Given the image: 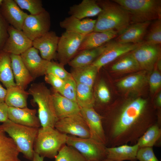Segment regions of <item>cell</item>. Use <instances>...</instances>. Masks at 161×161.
<instances>
[{
	"instance_id": "cell-1",
	"label": "cell",
	"mask_w": 161,
	"mask_h": 161,
	"mask_svg": "<svg viewBox=\"0 0 161 161\" xmlns=\"http://www.w3.org/2000/svg\"><path fill=\"white\" fill-rule=\"evenodd\" d=\"M148 106L147 100L139 97L123 103L112 115L102 117L106 146L136 144L145 131L157 122L156 117L147 114Z\"/></svg>"
},
{
	"instance_id": "cell-2",
	"label": "cell",
	"mask_w": 161,
	"mask_h": 161,
	"mask_svg": "<svg viewBox=\"0 0 161 161\" xmlns=\"http://www.w3.org/2000/svg\"><path fill=\"white\" fill-rule=\"evenodd\" d=\"M97 2L101 10L97 16L93 31L113 30L118 34L131 24L129 13L119 4L113 0Z\"/></svg>"
},
{
	"instance_id": "cell-3",
	"label": "cell",
	"mask_w": 161,
	"mask_h": 161,
	"mask_svg": "<svg viewBox=\"0 0 161 161\" xmlns=\"http://www.w3.org/2000/svg\"><path fill=\"white\" fill-rule=\"evenodd\" d=\"M28 92L33 98L32 104L38 107V117L41 126L54 128L58 119L53 105L52 92L43 83L32 84Z\"/></svg>"
},
{
	"instance_id": "cell-4",
	"label": "cell",
	"mask_w": 161,
	"mask_h": 161,
	"mask_svg": "<svg viewBox=\"0 0 161 161\" xmlns=\"http://www.w3.org/2000/svg\"><path fill=\"white\" fill-rule=\"evenodd\" d=\"M0 127L13 140L20 153L32 161L34 153V143L39 128L19 125L9 119L1 124Z\"/></svg>"
},
{
	"instance_id": "cell-5",
	"label": "cell",
	"mask_w": 161,
	"mask_h": 161,
	"mask_svg": "<svg viewBox=\"0 0 161 161\" xmlns=\"http://www.w3.org/2000/svg\"><path fill=\"white\" fill-rule=\"evenodd\" d=\"M67 136L55 128L41 127L38 129L34 142V152L44 158H55L66 144Z\"/></svg>"
},
{
	"instance_id": "cell-6",
	"label": "cell",
	"mask_w": 161,
	"mask_h": 161,
	"mask_svg": "<svg viewBox=\"0 0 161 161\" xmlns=\"http://www.w3.org/2000/svg\"><path fill=\"white\" fill-rule=\"evenodd\" d=\"M129 13L131 23L161 19L160 0H113Z\"/></svg>"
},
{
	"instance_id": "cell-7",
	"label": "cell",
	"mask_w": 161,
	"mask_h": 161,
	"mask_svg": "<svg viewBox=\"0 0 161 161\" xmlns=\"http://www.w3.org/2000/svg\"><path fill=\"white\" fill-rule=\"evenodd\" d=\"M66 144L78 151L86 161H100L106 159V145L90 137L67 135Z\"/></svg>"
},
{
	"instance_id": "cell-8",
	"label": "cell",
	"mask_w": 161,
	"mask_h": 161,
	"mask_svg": "<svg viewBox=\"0 0 161 161\" xmlns=\"http://www.w3.org/2000/svg\"><path fill=\"white\" fill-rule=\"evenodd\" d=\"M85 35L66 31L59 37L57 51V58L64 66L68 64L78 51Z\"/></svg>"
},
{
	"instance_id": "cell-9",
	"label": "cell",
	"mask_w": 161,
	"mask_h": 161,
	"mask_svg": "<svg viewBox=\"0 0 161 161\" xmlns=\"http://www.w3.org/2000/svg\"><path fill=\"white\" fill-rule=\"evenodd\" d=\"M143 43H122L111 40L106 43L103 52L91 64L99 71L103 66L132 52Z\"/></svg>"
},
{
	"instance_id": "cell-10",
	"label": "cell",
	"mask_w": 161,
	"mask_h": 161,
	"mask_svg": "<svg viewBox=\"0 0 161 161\" xmlns=\"http://www.w3.org/2000/svg\"><path fill=\"white\" fill-rule=\"evenodd\" d=\"M50 26V14L45 10L36 15L28 14L24 21L22 30L33 41L49 31Z\"/></svg>"
},
{
	"instance_id": "cell-11",
	"label": "cell",
	"mask_w": 161,
	"mask_h": 161,
	"mask_svg": "<svg viewBox=\"0 0 161 161\" xmlns=\"http://www.w3.org/2000/svg\"><path fill=\"white\" fill-rule=\"evenodd\" d=\"M54 128L66 135L83 138L90 137L88 126L80 113L58 119Z\"/></svg>"
},
{
	"instance_id": "cell-12",
	"label": "cell",
	"mask_w": 161,
	"mask_h": 161,
	"mask_svg": "<svg viewBox=\"0 0 161 161\" xmlns=\"http://www.w3.org/2000/svg\"><path fill=\"white\" fill-rule=\"evenodd\" d=\"M8 32V37L1 50L10 54L20 55L32 47V41L22 30L9 25Z\"/></svg>"
},
{
	"instance_id": "cell-13",
	"label": "cell",
	"mask_w": 161,
	"mask_h": 161,
	"mask_svg": "<svg viewBox=\"0 0 161 161\" xmlns=\"http://www.w3.org/2000/svg\"><path fill=\"white\" fill-rule=\"evenodd\" d=\"M80 113L88 126L90 137L106 145V139L102 116L94 108H80Z\"/></svg>"
},
{
	"instance_id": "cell-14",
	"label": "cell",
	"mask_w": 161,
	"mask_h": 161,
	"mask_svg": "<svg viewBox=\"0 0 161 161\" xmlns=\"http://www.w3.org/2000/svg\"><path fill=\"white\" fill-rule=\"evenodd\" d=\"M140 69L150 70L160 57V45H152L144 43L132 51Z\"/></svg>"
},
{
	"instance_id": "cell-15",
	"label": "cell",
	"mask_w": 161,
	"mask_h": 161,
	"mask_svg": "<svg viewBox=\"0 0 161 161\" xmlns=\"http://www.w3.org/2000/svg\"><path fill=\"white\" fill-rule=\"evenodd\" d=\"M38 53V50L32 47L20 55L34 80L46 74L47 67L49 61L42 58Z\"/></svg>"
},
{
	"instance_id": "cell-16",
	"label": "cell",
	"mask_w": 161,
	"mask_h": 161,
	"mask_svg": "<svg viewBox=\"0 0 161 161\" xmlns=\"http://www.w3.org/2000/svg\"><path fill=\"white\" fill-rule=\"evenodd\" d=\"M55 32L49 31L32 41V47L39 51L41 57L48 61L57 58V51L59 39Z\"/></svg>"
},
{
	"instance_id": "cell-17",
	"label": "cell",
	"mask_w": 161,
	"mask_h": 161,
	"mask_svg": "<svg viewBox=\"0 0 161 161\" xmlns=\"http://www.w3.org/2000/svg\"><path fill=\"white\" fill-rule=\"evenodd\" d=\"M0 12L9 25L22 30L24 21L28 14L21 9L14 0H3Z\"/></svg>"
},
{
	"instance_id": "cell-18",
	"label": "cell",
	"mask_w": 161,
	"mask_h": 161,
	"mask_svg": "<svg viewBox=\"0 0 161 161\" xmlns=\"http://www.w3.org/2000/svg\"><path fill=\"white\" fill-rule=\"evenodd\" d=\"M36 109L8 107L9 120L16 123L26 126L39 128L41 125Z\"/></svg>"
},
{
	"instance_id": "cell-19",
	"label": "cell",
	"mask_w": 161,
	"mask_h": 161,
	"mask_svg": "<svg viewBox=\"0 0 161 161\" xmlns=\"http://www.w3.org/2000/svg\"><path fill=\"white\" fill-rule=\"evenodd\" d=\"M151 22L131 24L118 34L114 40L122 43L137 44L143 42Z\"/></svg>"
},
{
	"instance_id": "cell-20",
	"label": "cell",
	"mask_w": 161,
	"mask_h": 161,
	"mask_svg": "<svg viewBox=\"0 0 161 161\" xmlns=\"http://www.w3.org/2000/svg\"><path fill=\"white\" fill-rule=\"evenodd\" d=\"M52 95L54 109L58 119L80 113V108L76 102L55 91L52 93Z\"/></svg>"
},
{
	"instance_id": "cell-21",
	"label": "cell",
	"mask_w": 161,
	"mask_h": 161,
	"mask_svg": "<svg viewBox=\"0 0 161 161\" xmlns=\"http://www.w3.org/2000/svg\"><path fill=\"white\" fill-rule=\"evenodd\" d=\"M96 19L86 18L79 19L70 16L60 22L61 27L66 31L86 35L94 31Z\"/></svg>"
},
{
	"instance_id": "cell-22",
	"label": "cell",
	"mask_w": 161,
	"mask_h": 161,
	"mask_svg": "<svg viewBox=\"0 0 161 161\" xmlns=\"http://www.w3.org/2000/svg\"><path fill=\"white\" fill-rule=\"evenodd\" d=\"M118 34L117 31L113 30L103 32L93 31L85 35L78 51L99 47L115 38Z\"/></svg>"
},
{
	"instance_id": "cell-23",
	"label": "cell",
	"mask_w": 161,
	"mask_h": 161,
	"mask_svg": "<svg viewBox=\"0 0 161 161\" xmlns=\"http://www.w3.org/2000/svg\"><path fill=\"white\" fill-rule=\"evenodd\" d=\"M139 149L137 143L133 145L124 144L114 147H106V159L112 161H137Z\"/></svg>"
},
{
	"instance_id": "cell-24",
	"label": "cell",
	"mask_w": 161,
	"mask_h": 161,
	"mask_svg": "<svg viewBox=\"0 0 161 161\" xmlns=\"http://www.w3.org/2000/svg\"><path fill=\"white\" fill-rule=\"evenodd\" d=\"M11 67L16 85L25 90L34 79L24 64L20 55L10 54Z\"/></svg>"
},
{
	"instance_id": "cell-25",
	"label": "cell",
	"mask_w": 161,
	"mask_h": 161,
	"mask_svg": "<svg viewBox=\"0 0 161 161\" xmlns=\"http://www.w3.org/2000/svg\"><path fill=\"white\" fill-rule=\"evenodd\" d=\"M101 9L96 0H83L78 4L69 7L68 13L70 16L79 19L98 16Z\"/></svg>"
},
{
	"instance_id": "cell-26",
	"label": "cell",
	"mask_w": 161,
	"mask_h": 161,
	"mask_svg": "<svg viewBox=\"0 0 161 161\" xmlns=\"http://www.w3.org/2000/svg\"><path fill=\"white\" fill-rule=\"evenodd\" d=\"M0 124V161H21L20 153L13 140L1 128Z\"/></svg>"
},
{
	"instance_id": "cell-27",
	"label": "cell",
	"mask_w": 161,
	"mask_h": 161,
	"mask_svg": "<svg viewBox=\"0 0 161 161\" xmlns=\"http://www.w3.org/2000/svg\"><path fill=\"white\" fill-rule=\"evenodd\" d=\"M106 44L97 48L78 51L68 64L73 68L91 64L103 52Z\"/></svg>"
},
{
	"instance_id": "cell-28",
	"label": "cell",
	"mask_w": 161,
	"mask_h": 161,
	"mask_svg": "<svg viewBox=\"0 0 161 161\" xmlns=\"http://www.w3.org/2000/svg\"><path fill=\"white\" fill-rule=\"evenodd\" d=\"M4 102L8 107L23 108L27 107L28 92L16 85L7 89Z\"/></svg>"
},
{
	"instance_id": "cell-29",
	"label": "cell",
	"mask_w": 161,
	"mask_h": 161,
	"mask_svg": "<svg viewBox=\"0 0 161 161\" xmlns=\"http://www.w3.org/2000/svg\"><path fill=\"white\" fill-rule=\"evenodd\" d=\"M98 71L95 67L90 64L83 67L72 68L70 73L77 83L92 87Z\"/></svg>"
},
{
	"instance_id": "cell-30",
	"label": "cell",
	"mask_w": 161,
	"mask_h": 161,
	"mask_svg": "<svg viewBox=\"0 0 161 161\" xmlns=\"http://www.w3.org/2000/svg\"><path fill=\"white\" fill-rule=\"evenodd\" d=\"M0 81L7 89L16 85L11 67L10 54L0 51Z\"/></svg>"
},
{
	"instance_id": "cell-31",
	"label": "cell",
	"mask_w": 161,
	"mask_h": 161,
	"mask_svg": "<svg viewBox=\"0 0 161 161\" xmlns=\"http://www.w3.org/2000/svg\"><path fill=\"white\" fill-rule=\"evenodd\" d=\"M161 125L157 123L149 127L138 139L137 143L139 148L152 147L161 143Z\"/></svg>"
},
{
	"instance_id": "cell-32",
	"label": "cell",
	"mask_w": 161,
	"mask_h": 161,
	"mask_svg": "<svg viewBox=\"0 0 161 161\" xmlns=\"http://www.w3.org/2000/svg\"><path fill=\"white\" fill-rule=\"evenodd\" d=\"M111 69L113 72H125L138 70L140 68L131 52L120 57L112 65Z\"/></svg>"
},
{
	"instance_id": "cell-33",
	"label": "cell",
	"mask_w": 161,
	"mask_h": 161,
	"mask_svg": "<svg viewBox=\"0 0 161 161\" xmlns=\"http://www.w3.org/2000/svg\"><path fill=\"white\" fill-rule=\"evenodd\" d=\"M76 102L80 108H94L92 87L76 83Z\"/></svg>"
},
{
	"instance_id": "cell-34",
	"label": "cell",
	"mask_w": 161,
	"mask_h": 161,
	"mask_svg": "<svg viewBox=\"0 0 161 161\" xmlns=\"http://www.w3.org/2000/svg\"><path fill=\"white\" fill-rule=\"evenodd\" d=\"M145 72L129 76L119 81L117 87L124 90L134 91L141 87L145 83L146 78Z\"/></svg>"
},
{
	"instance_id": "cell-35",
	"label": "cell",
	"mask_w": 161,
	"mask_h": 161,
	"mask_svg": "<svg viewBox=\"0 0 161 161\" xmlns=\"http://www.w3.org/2000/svg\"><path fill=\"white\" fill-rule=\"evenodd\" d=\"M145 44L160 45L161 44V19L151 21L143 40Z\"/></svg>"
},
{
	"instance_id": "cell-36",
	"label": "cell",
	"mask_w": 161,
	"mask_h": 161,
	"mask_svg": "<svg viewBox=\"0 0 161 161\" xmlns=\"http://www.w3.org/2000/svg\"><path fill=\"white\" fill-rule=\"evenodd\" d=\"M55 159V161H86L78 151L66 144L61 148Z\"/></svg>"
},
{
	"instance_id": "cell-37",
	"label": "cell",
	"mask_w": 161,
	"mask_h": 161,
	"mask_svg": "<svg viewBox=\"0 0 161 161\" xmlns=\"http://www.w3.org/2000/svg\"><path fill=\"white\" fill-rule=\"evenodd\" d=\"M19 7L27 10L30 14L40 13L46 10L41 0H14Z\"/></svg>"
},
{
	"instance_id": "cell-38",
	"label": "cell",
	"mask_w": 161,
	"mask_h": 161,
	"mask_svg": "<svg viewBox=\"0 0 161 161\" xmlns=\"http://www.w3.org/2000/svg\"><path fill=\"white\" fill-rule=\"evenodd\" d=\"M64 65L53 61H49L47 67L46 74H52L64 81L72 77L70 73L64 68Z\"/></svg>"
},
{
	"instance_id": "cell-39",
	"label": "cell",
	"mask_w": 161,
	"mask_h": 161,
	"mask_svg": "<svg viewBox=\"0 0 161 161\" xmlns=\"http://www.w3.org/2000/svg\"><path fill=\"white\" fill-rule=\"evenodd\" d=\"M58 93L65 97L76 102V83L72 77L64 81L63 86Z\"/></svg>"
},
{
	"instance_id": "cell-40",
	"label": "cell",
	"mask_w": 161,
	"mask_h": 161,
	"mask_svg": "<svg viewBox=\"0 0 161 161\" xmlns=\"http://www.w3.org/2000/svg\"><path fill=\"white\" fill-rule=\"evenodd\" d=\"M137 159L139 161H159L152 147L139 148L137 154Z\"/></svg>"
},
{
	"instance_id": "cell-41",
	"label": "cell",
	"mask_w": 161,
	"mask_h": 161,
	"mask_svg": "<svg viewBox=\"0 0 161 161\" xmlns=\"http://www.w3.org/2000/svg\"><path fill=\"white\" fill-rule=\"evenodd\" d=\"M97 94L100 101L103 104L108 103L111 98L109 90L105 82L101 80L98 83L97 89Z\"/></svg>"
},
{
	"instance_id": "cell-42",
	"label": "cell",
	"mask_w": 161,
	"mask_h": 161,
	"mask_svg": "<svg viewBox=\"0 0 161 161\" xmlns=\"http://www.w3.org/2000/svg\"><path fill=\"white\" fill-rule=\"evenodd\" d=\"M45 75L46 82L52 86L54 91L59 92L63 86L64 81L51 73L47 74Z\"/></svg>"
},
{
	"instance_id": "cell-43",
	"label": "cell",
	"mask_w": 161,
	"mask_h": 161,
	"mask_svg": "<svg viewBox=\"0 0 161 161\" xmlns=\"http://www.w3.org/2000/svg\"><path fill=\"white\" fill-rule=\"evenodd\" d=\"M9 25L0 12V51L2 50L8 37V30Z\"/></svg>"
},
{
	"instance_id": "cell-44",
	"label": "cell",
	"mask_w": 161,
	"mask_h": 161,
	"mask_svg": "<svg viewBox=\"0 0 161 161\" xmlns=\"http://www.w3.org/2000/svg\"><path fill=\"white\" fill-rule=\"evenodd\" d=\"M149 82L150 91L153 93L155 92L160 87L161 75L157 69H155L151 74Z\"/></svg>"
},
{
	"instance_id": "cell-45",
	"label": "cell",
	"mask_w": 161,
	"mask_h": 161,
	"mask_svg": "<svg viewBox=\"0 0 161 161\" xmlns=\"http://www.w3.org/2000/svg\"><path fill=\"white\" fill-rule=\"evenodd\" d=\"M8 108L5 102L0 103V122L4 123L8 119Z\"/></svg>"
},
{
	"instance_id": "cell-46",
	"label": "cell",
	"mask_w": 161,
	"mask_h": 161,
	"mask_svg": "<svg viewBox=\"0 0 161 161\" xmlns=\"http://www.w3.org/2000/svg\"><path fill=\"white\" fill-rule=\"evenodd\" d=\"M7 93V89L4 88L0 83V103L4 102Z\"/></svg>"
},
{
	"instance_id": "cell-47",
	"label": "cell",
	"mask_w": 161,
	"mask_h": 161,
	"mask_svg": "<svg viewBox=\"0 0 161 161\" xmlns=\"http://www.w3.org/2000/svg\"><path fill=\"white\" fill-rule=\"evenodd\" d=\"M44 158L34 152L33 157L32 161H44Z\"/></svg>"
},
{
	"instance_id": "cell-48",
	"label": "cell",
	"mask_w": 161,
	"mask_h": 161,
	"mask_svg": "<svg viewBox=\"0 0 161 161\" xmlns=\"http://www.w3.org/2000/svg\"><path fill=\"white\" fill-rule=\"evenodd\" d=\"M157 106L159 108L161 107V92H160L158 94L156 100Z\"/></svg>"
},
{
	"instance_id": "cell-49",
	"label": "cell",
	"mask_w": 161,
	"mask_h": 161,
	"mask_svg": "<svg viewBox=\"0 0 161 161\" xmlns=\"http://www.w3.org/2000/svg\"><path fill=\"white\" fill-rule=\"evenodd\" d=\"M100 161H112L111 160H110L109 159H104V160Z\"/></svg>"
},
{
	"instance_id": "cell-50",
	"label": "cell",
	"mask_w": 161,
	"mask_h": 161,
	"mask_svg": "<svg viewBox=\"0 0 161 161\" xmlns=\"http://www.w3.org/2000/svg\"><path fill=\"white\" fill-rule=\"evenodd\" d=\"M3 0H0V7L1 6L3 2Z\"/></svg>"
},
{
	"instance_id": "cell-51",
	"label": "cell",
	"mask_w": 161,
	"mask_h": 161,
	"mask_svg": "<svg viewBox=\"0 0 161 161\" xmlns=\"http://www.w3.org/2000/svg\"></svg>"
}]
</instances>
